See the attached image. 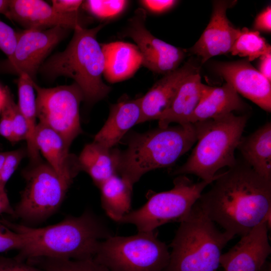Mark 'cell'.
I'll list each match as a JSON object with an SVG mask.
<instances>
[{
    "instance_id": "cell-1",
    "label": "cell",
    "mask_w": 271,
    "mask_h": 271,
    "mask_svg": "<svg viewBox=\"0 0 271 271\" xmlns=\"http://www.w3.org/2000/svg\"><path fill=\"white\" fill-rule=\"evenodd\" d=\"M214 182L197 202L209 219L233 236L247 234L271 211V181L244 161L237 160Z\"/></svg>"
},
{
    "instance_id": "cell-2",
    "label": "cell",
    "mask_w": 271,
    "mask_h": 271,
    "mask_svg": "<svg viewBox=\"0 0 271 271\" xmlns=\"http://www.w3.org/2000/svg\"><path fill=\"white\" fill-rule=\"evenodd\" d=\"M0 221L22 235L24 245L15 257L22 261L38 257L93 258L100 242L113 235L104 221L90 209L80 216H68L57 224L41 228Z\"/></svg>"
},
{
    "instance_id": "cell-3",
    "label": "cell",
    "mask_w": 271,
    "mask_h": 271,
    "mask_svg": "<svg viewBox=\"0 0 271 271\" xmlns=\"http://www.w3.org/2000/svg\"><path fill=\"white\" fill-rule=\"evenodd\" d=\"M196 141L193 123L130 132L125 140L126 148H116L117 174L133 187L146 173L172 166Z\"/></svg>"
},
{
    "instance_id": "cell-4",
    "label": "cell",
    "mask_w": 271,
    "mask_h": 271,
    "mask_svg": "<svg viewBox=\"0 0 271 271\" xmlns=\"http://www.w3.org/2000/svg\"><path fill=\"white\" fill-rule=\"evenodd\" d=\"M104 25L74 29L65 49L46 60L39 70L50 80L62 76L73 79L83 93L84 101L90 104L104 99L111 90L102 80L104 58L96 39Z\"/></svg>"
},
{
    "instance_id": "cell-5",
    "label": "cell",
    "mask_w": 271,
    "mask_h": 271,
    "mask_svg": "<svg viewBox=\"0 0 271 271\" xmlns=\"http://www.w3.org/2000/svg\"><path fill=\"white\" fill-rule=\"evenodd\" d=\"M248 115L228 113L198 121L194 125L197 145L187 161L173 175L193 174L202 180L213 183L220 169L233 166L234 152L241 141Z\"/></svg>"
},
{
    "instance_id": "cell-6",
    "label": "cell",
    "mask_w": 271,
    "mask_h": 271,
    "mask_svg": "<svg viewBox=\"0 0 271 271\" xmlns=\"http://www.w3.org/2000/svg\"><path fill=\"white\" fill-rule=\"evenodd\" d=\"M233 238L217 228L196 202L180 222L164 271H218L222 250Z\"/></svg>"
},
{
    "instance_id": "cell-7",
    "label": "cell",
    "mask_w": 271,
    "mask_h": 271,
    "mask_svg": "<svg viewBox=\"0 0 271 271\" xmlns=\"http://www.w3.org/2000/svg\"><path fill=\"white\" fill-rule=\"evenodd\" d=\"M109 271H164L170 252L155 231L102 240L93 258Z\"/></svg>"
},
{
    "instance_id": "cell-8",
    "label": "cell",
    "mask_w": 271,
    "mask_h": 271,
    "mask_svg": "<svg viewBox=\"0 0 271 271\" xmlns=\"http://www.w3.org/2000/svg\"><path fill=\"white\" fill-rule=\"evenodd\" d=\"M211 183L203 180L195 183L185 175H180L174 179L172 189L151 193L143 206L129 211L118 222L134 225L139 232L155 231L169 222H181Z\"/></svg>"
},
{
    "instance_id": "cell-9",
    "label": "cell",
    "mask_w": 271,
    "mask_h": 271,
    "mask_svg": "<svg viewBox=\"0 0 271 271\" xmlns=\"http://www.w3.org/2000/svg\"><path fill=\"white\" fill-rule=\"evenodd\" d=\"M26 186L14 210L15 216L29 222L44 220L61 205L69 186L41 160L23 172Z\"/></svg>"
},
{
    "instance_id": "cell-10",
    "label": "cell",
    "mask_w": 271,
    "mask_h": 271,
    "mask_svg": "<svg viewBox=\"0 0 271 271\" xmlns=\"http://www.w3.org/2000/svg\"><path fill=\"white\" fill-rule=\"evenodd\" d=\"M36 113L39 123L54 130L70 147L82 133L79 115L83 93L75 82L71 85L45 88L35 81Z\"/></svg>"
},
{
    "instance_id": "cell-11",
    "label": "cell",
    "mask_w": 271,
    "mask_h": 271,
    "mask_svg": "<svg viewBox=\"0 0 271 271\" xmlns=\"http://www.w3.org/2000/svg\"><path fill=\"white\" fill-rule=\"evenodd\" d=\"M146 17L144 9H137L128 20L123 35L136 43L142 56V65L164 75L179 67L186 52L152 35L146 27Z\"/></svg>"
},
{
    "instance_id": "cell-12",
    "label": "cell",
    "mask_w": 271,
    "mask_h": 271,
    "mask_svg": "<svg viewBox=\"0 0 271 271\" xmlns=\"http://www.w3.org/2000/svg\"><path fill=\"white\" fill-rule=\"evenodd\" d=\"M71 30L60 26L44 30H24L18 33L17 44L7 62L11 71L26 74L34 81L38 71L52 50Z\"/></svg>"
},
{
    "instance_id": "cell-13",
    "label": "cell",
    "mask_w": 271,
    "mask_h": 271,
    "mask_svg": "<svg viewBox=\"0 0 271 271\" xmlns=\"http://www.w3.org/2000/svg\"><path fill=\"white\" fill-rule=\"evenodd\" d=\"M6 17L25 30H44L60 26L74 30L85 28L88 22L79 12L60 14L41 0H11Z\"/></svg>"
},
{
    "instance_id": "cell-14",
    "label": "cell",
    "mask_w": 271,
    "mask_h": 271,
    "mask_svg": "<svg viewBox=\"0 0 271 271\" xmlns=\"http://www.w3.org/2000/svg\"><path fill=\"white\" fill-rule=\"evenodd\" d=\"M236 2H213L210 21L199 40L190 49L192 53L201 57L202 63L212 57L230 52L240 29L234 28L230 23L226 11Z\"/></svg>"
},
{
    "instance_id": "cell-15",
    "label": "cell",
    "mask_w": 271,
    "mask_h": 271,
    "mask_svg": "<svg viewBox=\"0 0 271 271\" xmlns=\"http://www.w3.org/2000/svg\"><path fill=\"white\" fill-rule=\"evenodd\" d=\"M268 230L266 222L263 220L222 253L220 265L224 271H259L271 252Z\"/></svg>"
},
{
    "instance_id": "cell-16",
    "label": "cell",
    "mask_w": 271,
    "mask_h": 271,
    "mask_svg": "<svg viewBox=\"0 0 271 271\" xmlns=\"http://www.w3.org/2000/svg\"><path fill=\"white\" fill-rule=\"evenodd\" d=\"M215 70L238 93L250 100L263 110H271V85L247 59L217 63Z\"/></svg>"
},
{
    "instance_id": "cell-17",
    "label": "cell",
    "mask_w": 271,
    "mask_h": 271,
    "mask_svg": "<svg viewBox=\"0 0 271 271\" xmlns=\"http://www.w3.org/2000/svg\"><path fill=\"white\" fill-rule=\"evenodd\" d=\"M34 141L46 163L70 186L80 172L77 156L69 153L70 147L58 133L39 122L35 131Z\"/></svg>"
},
{
    "instance_id": "cell-18",
    "label": "cell",
    "mask_w": 271,
    "mask_h": 271,
    "mask_svg": "<svg viewBox=\"0 0 271 271\" xmlns=\"http://www.w3.org/2000/svg\"><path fill=\"white\" fill-rule=\"evenodd\" d=\"M199 70L190 62L164 75L141 97V116L139 123L158 120L171 104L180 84L189 74Z\"/></svg>"
},
{
    "instance_id": "cell-19",
    "label": "cell",
    "mask_w": 271,
    "mask_h": 271,
    "mask_svg": "<svg viewBox=\"0 0 271 271\" xmlns=\"http://www.w3.org/2000/svg\"><path fill=\"white\" fill-rule=\"evenodd\" d=\"M199 71L192 73L183 80L169 107L158 119L159 127H167L172 122L191 123L195 109L213 87L202 83Z\"/></svg>"
},
{
    "instance_id": "cell-20",
    "label": "cell",
    "mask_w": 271,
    "mask_h": 271,
    "mask_svg": "<svg viewBox=\"0 0 271 271\" xmlns=\"http://www.w3.org/2000/svg\"><path fill=\"white\" fill-rule=\"evenodd\" d=\"M141 116V97L122 98L110 105L108 117L93 142L106 148H113L133 126L138 124Z\"/></svg>"
},
{
    "instance_id": "cell-21",
    "label": "cell",
    "mask_w": 271,
    "mask_h": 271,
    "mask_svg": "<svg viewBox=\"0 0 271 271\" xmlns=\"http://www.w3.org/2000/svg\"><path fill=\"white\" fill-rule=\"evenodd\" d=\"M104 58L103 76L110 83L132 76L142 65L138 47L131 43L116 41L101 45Z\"/></svg>"
},
{
    "instance_id": "cell-22",
    "label": "cell",
    "mask_w": 271,
    "mask_h": 271,
    "mask_svg": "<svg viewBox=\"0 0 271 271\" xmlns=\"http://www.w3.org/2000/svg\"><path fill=\"white\" fill-rule=\"evenodd\" d=\"M237 148L244 161L258 175L271 181V123L242 138Z\"/></svg>"
},
{
    "instance_id": "cell-23",
    "label": "cell",
    "mask_w": 271,
    "mask_h": 271,
    "mask_svg": "<svg viewBox=\"0 0 271 271\" xmlns=\"http://www.w3.org/2000/svg\"><path fill=\"white\" fill-rule=\"evenodd\" d=\"M244 102L229 83L213 87L200 102L192 115L190 123H194L216 118L245 108Z\"/></svg>"
},
{
    "instance_id": "cell-24",
    "label": "cell",
    "mask_w": 271,
    "mask_h": 271,
    "mask_svg": "<svg viewBox=\"0 0 271 271\" xmlns=\"http://www.w3.org/2000/svg\"><path fill=\"white\" fill-rule=\"evenodd\" d=\"M77 159L80 171L87 173L98 188L117 175L116 148L108 149L93 141L84 147Z\"/></svg>"
},
{
    "instance_id": "cell-25",
    "label": "cell",
    "mask_w": 271,
    "mask_h": 271,
    "mask_svg": "<svg viewBox=\"0 0 271 271\" xmlns=\"http://www.w3.org/2000/svg\"><path fill=\"white\" fill-rule=\"evenodd\" d=\"M133 187L115 175L99 187L102 208L113 220L119 222L130 211Z\"/></svg>"
},
{
    "instance_id": "cell-26",
    "label": "cell",
    "mask_w": 271,
    "mask_h": 271,
    "mask_svg": "<svg viewBox=\"0 0 271 271\" xmlns=\"http://www.w3.org/2000/svg\"><path fill=\"white\" fill-rule=\"evenodd\" d=\"M19 77L17 105L28 124L29 134L26 141L27 152L31 163H34L41 160L34 141L35 131L38 124L34 81L26 74H22Z\"/></svg>"
},
{
    "instance_id": "cell-27",
    "label": "cell",
    "mask_w": 271,
    "mask_h": 271,
    "mask_svg": "<svg viewBox=\"0 0 271 271\" xmlns=\"http://www.w3.org/2000/svg\"><path fill=\"white\" fill-rule=\"evenodd\" d=\"M230 53L232 55L247 57L250 62L263 55L271 54V47L260 35L259 32L243 28L240 30Z\"/></svg>"
},
{
    "instance_id": "cell-28",
    "label": "cell",
    "mask_w": 271,
    "mask_h": 271,
    "mask_svg": "<svg viewBox=\"0 0 271 271\" xmlns=\"http://www.w3.org/2000/svg\"><path fill=\"white\" fill-rule=\"evenodd\" d=\"M128 3L124 0H88L83 2L81 7L96 18L107 20L122 13Z\"/></svg>"
},
{
    "instance_id": "cell-29",
    "label": "cell",
    "mask_w": 271,
    "mask_h": 271,
    "mask_svg": "<svg viewBox=\"0 0 271 271\" xmlns=\"http://www.w3.org/2000/svg\"><path fill=\"white\" fill-rule=\"evenodd\" d=\"M44 265L45 271H109L93 258L75 260L46 258Z\"/></svg>"
},
{
    "instance_id": "cell-30",
    "label": "cell",
    "mask_w": 271,
    "mask_h": 271,
    "mask_svg": "<svg viewBox=\"0 0 271 271\" xmlns=\"http://www.w3.org/2000/svg\"><path fill=\"white\" fill-rule=\"evenodd\" d=\"M13 125V143L21 141H27L29 129L27 121L15 103L11 94L10 98Z\"/></svg>"
},
{
    "instance_id": "cell-31",
    "label": "cell",
    "mask_w": 271,
    "mask_h": 271,
    "mask_svg": "<svg viewBox=\"0 0 271 271\" xmlns=\"http://www.w3.org/2000/svg\"><path fill=\"white\" fill-rule=\"evenodd\" d=\"M25 155L26 152L22 149L8 152L0 172V186L5 188L6 183L16 171Z\"/></svg>"
},
{
    "instance_id": "cell-32",
    "label": "cell",
    "mask_w": 271,
    "mask_h": 271,
    "mask_svg": "<svg viewBox=\"0 0 271 271\" xmlns=\"http://www.w3.org/2000/svg\"><path fill=\"white\" fill-rule=\"evenodd\" d=\"M24 240L22 235L9 228L0 221V252L23 247Z\"/></svg>"
},
{
    "instance_id": "cell-33",
    "label": "cell",
    "mask_w": 271,
    "mask_h": 271,
    "mask_svg": "<svg viewBox=\"0 0 271 271\" xmlns=\"http://www.w3.org/2000/svg\"><path fill=\"white\" fill-rule=\"evenodd\" d=\"M18 33L0 19V50L8 57L13 54L17 42Z\"/></svg>"
},
{
    "instance_id": "cell-34",
    "label": "cell",
    "mask_w": 271,
    "mask_h": 271,
    "mask_svg": "<svg viewBox=\"0 0 271 271\" xmlns=\"http://www.w3.org/2000/svg\"><path fill=\"white\" fill-rule=\"evenodd\" d=\"M11 92L7 87V97L1 112L0 136L13 143V133L10 98Z\"/></svg>"
},
{
    "instance_id": "cell-35",
    "label": "cell",
    "mask_w": 271,
    "mask_h": 271,
    "mask_svg": "<svg viewBox=\"0 0 271 271\" xmlns=\"http://www.w3.org/2000/svg\"><path fill=\"white\" fill-rule=\"evenodd\" d=\"M0 271H45L15 258L0 257Z\"/></svg>"
},
{
    "instance_id": "cell-36",
    "label": "cell",
    "mask_w": 271,
    "mask_h": 271,
    "mask_svg": "<svg viewBox=\"0 0 271 271\" xmlns=\"http://www.w3.org/2000/svg\"><path fill=\"white\" fill-rule=\"evenodd\" d=\"M52 7L57 13L63 14L78 12L83 3L81 0H53Z\"/></svg>"
},
{
    "instance_id": "cell-37",
    "label": "cell",
    "mask_w": 271,
    "mask_h": 271,
    "mask_svg": "<svg viewBox=\"0 0 271 271\" xmlns=\"http://www.w3.org/2000/svg\"><path fill=\"white\" fill-rule=\"evenodd\" d=\"M140 2L145 8L155 13L165 12L172 8L178 2L174 0H143Z\"/></svg>"
},
{
    "instance_id": "cell-38",
    "label": "cell",
    "mask_w": 271,
    "mask_h": 271,
    "mask_svg": "<svg viewBox=\"0 0 271 271\" xmlns=\"http://www.w3.org/2000/svg\"><path fill=\"white\" fill-rule=\"evenodd\" d=\"M254 31L270 32L271 31V7H267L256 18L254 25Z\"/></svg>"
},
{
    "instance_id": "cell-39",
    "label": "cell",
    "mask_w": 271,
    "mask_h": 271,
    "mask_svg": "<svg viewBox=\"0 0 271 271\" xmlns=\"http://www.w3.org/2000/svg\"><path fill=\"white\" fill-rule=\"evenodd\" d=\"M259 72L269 82H271V54L260 57Z\"/></svg>"
},
{
    "instance_id": "cell-40",
    "label": "cell",
    "mask_w": 271,
    "mask_h": 271,
    "mask_svg": "<svg viewBox=\"0 0 271 271\" xmlns=\"http://www.w3.org/2000/svg\"><path fill=\"white\" fill-rule=\"evenodd\" d=\"M11 0H0V14L7 16L8 15Z\"/></svg>"
},
{
    "instance_id": "cell-41",
    "label": "cell",
    "mask_w": 271,
    "mask_h": 271,
    "mask_svg": "<svg viewBox=\"0 0 271 271\" xmlns=\"http://www.w3.org/2000/svg\"><path fill=\"white\" fill-rule=\"evenodd\" d=\"M7 90V87L3 88L0 86V113L6 99Z\"/></svg>"
},
{
    "instance_id": "cell-42",
    "label": "cell",
    "mask_w": 271,
    "mask_h": 271,
    "mask_svg": "<svg viewBox=\"0 0 271 271\" xmlns=\"http://www.w3.org/2000/svg\"><path fill=\"white\" fill-rule=\"evenodd\" d=\"M7 154L8 152H0V172L5 163Z\"/></svg>"
},
{
    "instance_id": "cell-43",
    "label": "cell",
    "mask_w": 271,
    "mask_h": 271,
    "mask_svg": "<svg viewBox=\"0 0 271 271\" xmlns=\"http://www.w3.org/2000/svg\"><path fill=\"white\" fill-rule=\"evenodd\" d=\"M259 271H271V265L270 263L266 261Z\"/></svg>"
},
{
    "instance_id": "cell-44",
    "label": "cell",
    "mask_w": 271,
    "mask_h": 271,
    "mask_svg": "<svg viewBox=\"0 0 271 271\" xmlns=\"http://www.w3.org/2000/svg\"><path fill=\"white\" fill-rule=\"evenodd\" d=\"M4 190H5V188L0 186V192H1L2 191Z\"/></svg>"
}]
</instances>
